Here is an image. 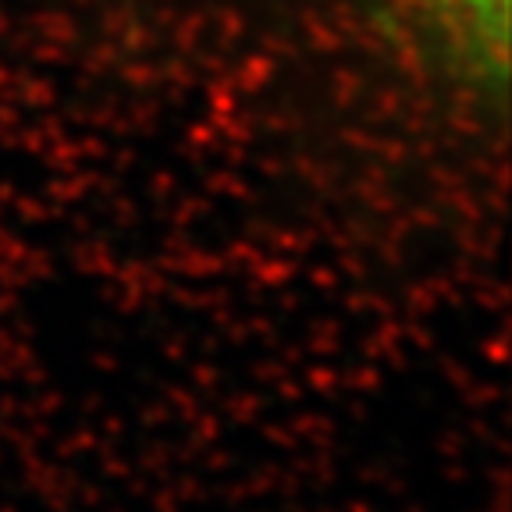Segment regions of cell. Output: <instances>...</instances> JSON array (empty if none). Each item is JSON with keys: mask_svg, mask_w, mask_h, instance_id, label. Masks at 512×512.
Segmentation results:
<instances>
[{"mask_svg": "<svg viewBox=\"0 0 512 512\" xmlns=\"http://www.w3.org/2000/svg\"><path fill=\"white\" fill-rule=\"evenodd\" d=\"M399 18L466 75L498 82L509 50V0H388Z\"/></svg>", "mask_w": 512, "mask_h": 512, "instance_id": "1", "label": "cell"}]
</instances>
